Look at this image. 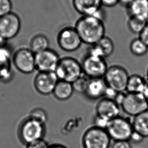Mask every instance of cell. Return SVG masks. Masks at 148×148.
<instances>
[{
  "label": "cell",
  "mask_w": 148,
  "mask_h": 148,
  "mask_svg": "<svg viewBox=\"0 0 148 148\" xmlns=\"http://www.w3.org/2000/svg\"><path fill=\"white\" fill-rule=\"evenodd\" d=\"M147 22L136 17H130L127 26L133 34L140 35L144 30Z\"/></svg>",
  "instance_id": "cell-25"
},
{
  "label": "cell",
  "mask_w": 148,
  "mask_h": 148,
  "mask_svg": "<svg viewBox=\"0 0 148 148\" xmlns=\"http://www.w3.org/2000/svg\"><path fill=\"white\" fill-rule=\"evenodd\" d=\"M148 83L143 77L139 75H132L128 79L126 92L132 93H142Z\"/></svg>",
  "instance_id": "cell-21"
},
{
  "label": "cell",
  "mask_w": 148,
  "mask_h": 148,
  "mask_svg": "<svg viewBox=\"0 0 148 148\" xmlns=\"http://www.w3.org/2000/svg\"><path fill=\"white\" fill-rule=\"evenodd\" d=\"M50 145L44 138L34 141L26 145V148H49Z\"/></svg>",
  "instance_id": "cell-29"
},
{
  "label": "cell",
  "mask_w": 148,
  "mask_h": 148,
  "mask_svg": "<svg viewBox=\"0 0 148 148\" xmlns=\"http://www.w3.org/2000/svg\"><path fill=\"white\" fill-rule=\"evenodd\" d=\"M109 121L96 115L94 120V126L106 129Z\"/></svg>",
  "instance_id": "cell-30"
},
{
  "label": "cell",
  "mask_w": 148,
  "mask_h": 148,
  "mask_svg": "<svg viewBox=\"0 0 148 148\" xmlns=\"http://www.w3.org/2000/svg\"><path fill=\"white\" fill-rule=\"evenodd\" d=\"M74 91L72 83L59 80L53 94L57 100L65 101L68 100L72 96Z\"/></svg>",
  "instance_id": "cell-20"
},
{
  "label": "cell",
  "mask_w": 148,
  "mask_h": 148,
  "mask_svg": "<svg viewBox=\"0 0 148 148\" xmlns=\"http://www.w3.org/2000/svg\"><path fill=\"white\" fill-rule=\"evenodd\" d=\"M107 86L103 78L90 79L86 91L84 93L90 100H97L104 98Z\"/></svg>",
  "instance_id": "cell-18"
},
{
  "label": "cell",
  "mask_w": 148,
  "mask_h": 148,
  "mask_svg": "<svg viewBox=\"0 0 148 148\" xmlns=\"http://www.w3.org/2000/svg\"><path fill=\"white\" fill-rule=\"evenodd\" d=\"M111 148H132L130 141H116L114 142Z\"/></svg>",
  "instance_id": "cell-32"
},
{
  "label": "cell",
  "mask_w": 148,
  "mask_h": 148,
  "mask_svg": "<svg viewBox=\"0 0 148 148\" xmlns=\"http://www.w3.org/2000/svg\"><path fill=\"white\" fill-rule=\"evenodd\" d=\"M106 130L114 142L130 141L134 129L132 122L127 118L119 116L109 121Z\"/></svg>",
  "instance_id": "cell-4"
},
{
  "label": "cell",
  "mask_w": 148,
  "mask_h": 148,
  "mask_svg": "<svg viewBox=\"0 0 148 148\" xmlns=\"http://www.w3.org/2000/svg\"><path fill=\"white\" fill-rule=\"evenodd\" d=\"M49 148H67L64 145L61 144H53L51 145L49 147Z\"/></svg>",
  "instance_id": "cell-38"
},
{
  "label": "cell",
  "mask_w": 148,
  "mask_h": 148,
  "mask_svg": "<svg viewBox=\"0 0 148 148\" xmlns=\"http://www.w3.org/2000/svg\"><path fill=\"white\" fill-rule=\"evenodd\" d=\"M132 124L134 131L148 138V110L134 117Z\"/></svg>",
  "instance_id": "cell-22"
},
{
  "label": "cell",
  "mask_w": 148,
  "mask_h": 148,
  "mask_svg": "<svg viewBox=\"0 0 148 148\" xmlns=\"http://www.w3.org/2000/svg\"><path fill=\"white\" fill-rule=\"evenodd\" d=\"M59 79L55 72H38L34 81V88L40 94L48 95L53 93Z\"/></svg>",
  "instance_id": "cell-13"
},
{
  "label": "cell",
  "mask_w": 148,
  "mask_h": 148,
  "mask_svg": "<svg viewBox=\"0 0 148 148\" xmlns=\"http://www.w3.org/2000/svg\"><path fill=\"white\" fill-rule=\"evenodd\" d=\"M90 81V78H88L84 74H82L72 83L74 91L84 94L88 87Z\"/></svg>",
  "instance_id": "cell-26"
},
{
  "label": "cell",
  "mask_w": 148,
  "mask_h": 148,
  "mask_svg": "<svg viewBox=\"0 0 148 148\" xmlns=\"http://www.w3.org/2000/svg\"><path fill=\"white\" fill-rule=\"evenodd\" d=\"M134 0H119V4L125 8H128Z\"/></svg>",
  "instance_id": "cell-36"
},
{
  "label": "cell",
  "mask_w": 148,
  "mask_h": 148,
  "mask_svg": "<svg viewBox=\"0 0 148 148\" xmlns=\"http://www.w3.org/2000/svg\"><path fill=\"white\" fill-rule=\"evenodd\" d=\"M111 140L106 129L93 126L83 134L82 147L84 148H110Z\"/></svg>",
  "instance_id": "cell-6"
},
{
  "label": "cell",
  "mask_w": 148,
  "mask_h": 148,
  "mask_svg": "<svg viewBox=\"0 0 148 148\" xmlns=\"http://www.w3.org/2000/svg\"><path fill=\"white\" fill-rule=\"evenodd\" d=\"M147 1H148V0H147Z\"/></svg>",
  "instance_id": "cell-41"
},
{
  "label": "cell",
  "mask_w": 148,
  "mask_h": 148,
  "mask_svg": "<svg viewBox=\"0 0 148 148\" xmlns=\"http://www.w3.org/2000/svg\"><path fill=\"white\" fill-rule=\"evenodd\" d=\"M7 40L0 35V48L7 46Z\"/></svg>",
  "instance_id": "cell-37"
},
{
  "label": "cell",
  "mask_w": 148,
  "mask_h": 148,
  "mask_svg": "<svg viewBox=\"0 0 148 148\" xmlns=\"http://www.w3.org/2000/svg\"><path fill=\"white\" fill-rule=\"evenodd\" d=\"M144 138L141 134L134 130L130 136V142H131L135 144H138L142 142Z\"/></svg>",
  "instance_id": "cell-31"
},
{
  "label": "cell",
  "mask_w": 148,
  "mask_h": 148,
  "mask_svg": "<svg viewBox=\"0 0 148 148\" xmlns=\"http://www.w3.org/2000/svg\"><path fill=\"white\" fill-rule=\"evenodd\" d=\"M45 133V125L28 117L20 124L18 130L20 140L26 145L44 138Z\"/></svg>",
  "instance_id": "cell-2"
},
{
  "label": "cell",
  "mask_w": 148,
  "mask_h": 148,
  "mask_svg": "<svg viewBox=\"0 0 148 148\" xmlns=\"http://www.w3.org/2000/svg\"><path fill=\"white\" fill-rule=\"evenodd\" d=\"M11 0H0V17L12 12Z\"/></svg>",
  "instance_id": "cell-28"
},
{
  "label": "cell",
  "mask_w": 148,
  "mask_h": 148,
  "mask_svg": "<svg viewBox=\"0 0 148 148\" xmlns=\"http://www.w3.org/2000/svg\"><path fill=\"white\" fill-rule=\"evenodd\" d=\"M55 73L59 80L71 83L83 74L81 63L71 57L60 58Z\"/></svg>",
  "instance_id": "cell-3"
},
{
  "label": "cell",
  "mask_w": 148,
  "mask_h": 148,
  "mask_svg": "<svg viewBox=\"0 0 148 148\" xmlns=\"http://www.w3.org/2000/svg\"><path fill=\"white\" fill-rule=\"evenodd\" d=\"M57 43L62 50L73 52L79 48L82 42L75 28L67 27L58 33Z\"/></svg>",
  "instance_id": "cell-10"
},
{
  "label": "cell",
  "mask_w": 148,
  "mask_h": 148,
  "mask_svg": "<svg viewBox=\"0 0 148 148\" xmlns=\"http://www.w3.org/2000/svg\"><path fill=\"white\" fill-rule=\"evenodd\" d=\"M75 10L82 16H93L102 8L101 0H72Z\"/></svg>",
  "instance_id": "cell-16"
},
{
  "label": "cell",
  "mask_w": 148,
  "mask_h": 148,
  "mask_svg": "<svg viewBox=\"0 0 148 148\" xmlns=\"http://www.w3.org/2000/svg\"><path fill=\"white\" fill-rule=\"evenodd\" d=\"M120 107L125 114L134 117L148 110V103L142 93L126 92Z\"/></svg>",
  "instance_id": "cell-9"
},
{
  "label": "cell",
  "mask_w": 148,
  "mask_h": 148,
  "mask_svg": "<svg viewBox=\"0 0 148 148\" xmlns=\"http://www.w3.org/2000/svg\"><path fill=\"white\" fill-rule=\"evenodd\" d=\"M147 79H148V70H147Z\"/></svg>",
  "instance_id": "cell-40"
},
{
  "label": "cell",
  "mask_w": 148,
  "mask_h": 148,
  "mask_svg": "<svg viewBox=\"0 0 148 148\" xmlns=\"http://www.w3.org/2000/svg\"><path fill=\"white\" fill-rule=\"evenodd\" d=\"M118 93V92H117L115 90L113 89L112 88L108 87L107 86V87L106 88V91H105V96H104V98H110V99L114 100Z\"/></svg>",
  "instance_id": "cell-34"
},
{
  "label": "cell",
  "mask_w": 148,
  "mask_h": 148,
  "mask_svg": "<svg viewBox=\"0 0 148 148\" xmlns=\"http://www.w3.org/2000/svg\"><path fill=\"white\" fill-rule=\"evenodd\" d=\"M96 116L109 121L120 116V107L113 100L103 98L96 107Z\"/></svg>",
  "instance_id": "cell-14"
},
{
  "label": "cell",
  "mask_w": 148,
  "mask_h": 148,
  "mask_svg": "<svg viewBox=\"0 0 148 148\" xmlns=\"http://www.w3.org/2000/svg\"><path fill=\"white\" fill-rule=\"evenodd\" d=\"M130 48L131 52L136 56H144L148 51V46L139 37L130 42Z\"/></svg>",
  "instance_id": "cell-24"
},
{
  "label": "cell",
  "mask_w": 148,
  "mask_h": 148,
  "mask_svg": "<svg viewBox=\"0 0 148 148\" xmlns=\"http://www.w3.org/2000/svg\"><path fill=\"white\" fill-rule=\"evenodd\" d=\"M143 94L144 95L145 98L146 99L148 103V84L147 85L146 87L145 88Z\"/></svg>",
  "instance_id": "cell-39"
},
{
  "label": "cell",
  "mask_w": 148,
  "mask_h": 148,
  "mask_svg": "<svg viewBox=\"0 0 148 148\" xmlns=\"http://www.w3.org/2000/svg\"><path fill=\"white\" fill-rule=\"evenodd\" d=\"M49 40L46 36L36 35L30 41L29 49L36 54L49 49Z\"/></svg>",
  "instance_id": "cell-23"
},
{
  "label": "cell",
  "mask_w": 148,
  "mask_h": 148,
  "mask_svg": "<svg viewBox=\"0 0 148 148\" xmlns=\"http://www.w3.org/2000/svg\"><path fill=\"white\" fill-rule=\"evenodd\" d=\"M130 17H134L148 21V1L147 0H134L127 8Z\"/></svg>",
  "instance_id": "cell-19"
},
{
  "label": "cell",
  "mask_w": 148,
  "mask_h": 148,
  "mask_svg": "<svg viewBox=\"0 0 148 148\" xmlns=\"http://www.w3.org/2000/svg\"><path fill=\"white\" fill-rule=\"evenodd\" d=\"M74 28L82 43L91 46L105 36L104 22L94 16H82L77 21Z\"/></svg>",
  "instance_id": "cell-1"
},
{
  "label": "cell",
  "mask_w": 148,
  "mask_h": 148,
  "mask_svg": "<svg viewBox=\"0 0 148 148\" xmlns=\"http://www.w3.org/2000/svg\"><path fill=\"white\" fill-rule=\"evenodd\" d=\"M21 26L20 17L14 12L0 17V35L7 41L18 34Z\"/></svg>",
  "instance_id": "cell-11"
},
{
  "label": "cell",
  "mask_w": 148,
  "mask_h": 148,
  "mask_svg": "<svg viewBox=\"0 0 148 148\" xmlns=\"http://www.w3.org/2000/svg\"><path fill=\"white\" fill-rule=\"evenodd\" d=\"M28 117L45 125H46L48 120V116L46 111L40 108H36L31 111Z\"/></svg>",
  "instance_id": "cell-27"
},
{
  "label": "cell",
  "mask_w": 148,
  "mask_h": 148,
  "mask_svg": "<svg viewBox=\"0 0 148 148\" xmlns=\"http://www.w3.org/2000/svg\"><path fill=\"white\" fill-rule=\"evenodd\" d=\"M102 6L107 7H113L119 4V0H101Z\"/></svg>",
  "instance_id": "cell-35"
},
{
  "label": "cell",
  "mask_w": 148,
  "mask_h": 148,
  "mask_svg": "<svg viewBox=\"0 0 148 148\" xmlns=\"http://www.w3.org/2000/svg\"><path fill=\"white\" fill-rule=\"evenodd\" d=\"M83 74L90 79L103 78L108 68L105 58L88 53L81 63Z\"/></svg>",
  "instance_id": "cell-7"
},
{
  "label": "cell",
  "mask_w": 148,
  "mask_h": 148,
  "mask_svg": "<svg viewBox=\"0 0 148 148\" xmlns=\"http://www.w3.org/2000/svg\"><path fill=\"white\" fill-rule=\"evenodd\" d=\"M139 38L146 44L148 47V21L144 30H142L140 34L139 35Z\"/></svg>",
  "instance_id": "cell-33"
},
{
  "label": "cell",
  "mask_w": 148,
  "mask_h": 148,
  "mask_svg": "<svg viewBox=\"0 0 148 148\" xmlns=\"http://www.w3.org/2000/svg\"><path fill=\"white\" fill-rule=\"evenodd\" d=\"M12 61L15 68L22 74H31L36 70L35 53L29 48L17 50L12 56Z\"/></svg>",
  "instance_id": "cell-8"
},
{
  "label": "cell",
  "mask_w": 148,
  "mask_h": 148,
  "mask_svg": "<svg viewBox=\"0 0 148 148\" xmlns=\"http://www.w3.org/2000/svg\"><path fill=\"white\" fill-rule=\"evenodd\" d=\"M114 48L113 41L108 37L104 36L96 44L91 46L88 53L106 58L112 55Z\"/></svg>",
  "instance_id": "cell-17"
},
{
  "label": "cell",
  "mask_w": 148,
  "mask_h": 148,
  "mask_svg": "<svg viewBox=\"0 0 148 148\" xmlns=\"http://www.w3.org/2000/svg\"><path fill=\"white\" fill-rule=\"evenodd\" d=\"M130 76L125 68L118 65L108 67L103 79L108 87L118 92L126 91Z\"/></svg>",
  "instance_id": "cell-5"
},
{
  "label": "cell",
  "mask_w": 148,
  "mask_h": 148,
  "mask_svg": "<svg viewBox=\"0 0 148 148\" xmlns=\"http://www.w3.org/2000/svg\"><path fill=\"white\" fill-rule=\"evenodd\" d=\"M12 52L8 47L0 48V81L8 82L13 77L11 62Z\"/></svg>",
  "instance_id": "cell-15"
},
{
  "label": "cell",
  "mask_w": 148,
  "mask_h": 148,
  "mask_svg": "<svg viewBox=\"0 0 148 148\" xmlns=\"http://www.w3.org/2000/svg\"><path fill=\"white\" fill-rule=\"evenodd\" d=\"M35 59L38 72H55L60 58L56 51L49 48L36 53Z\"/></svg>",
  "instance_id": "cell-12"
}]
</instances>
